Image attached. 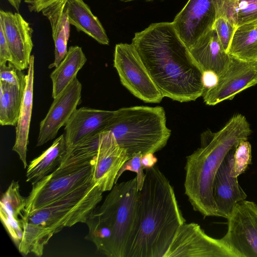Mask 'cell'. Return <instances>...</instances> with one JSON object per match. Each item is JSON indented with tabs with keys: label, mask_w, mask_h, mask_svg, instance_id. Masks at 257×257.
Wrapping results in <instances>:
<instances>
[{
	"label": "cell",
	"mask_w": 257,
	"mask_h": 257,
	"mask_svg": "<svg viewBox=\"0 0 257 257\" xmlns=\"http://www.w3.org/2000/svg\"><path fill=\"white\" fill-rule=\"evenodd\" d=\"M132 44L164 97L184 102L202 96L203 72L172 22L151 24Z\"/></svg>",
	"instance_id": "obj_1"
},
{
	"label": "cell",
	"mask_w": 257,
	"mask_h": 257,
	"mask_svg": "<svg viewBox=\"0 0 257 257\" xmlns=\"http://www.w3.org/2000/svg\"><path fill=\"white\" fill-rule=\"evenodd\" d=\"M145 170L138 227L125 257H164L178 228L186 222L168 179L156 166Z\"/></svg>",
	"instance_id": "obj_2"
},
{
	"label": "cell",
	"mask_w": 257,
	"mask_h": 257,
	"mask_svg": "<svg viewBox=\"0 0 257 257\" xmlns=\"http://www.w3.org/2000/svg\"><path fill=\"white\" fill-rule=\"evenodd\" d=\"M251 133L245 117L235 114L218 132H204L200 147L186 157L185 194L193 209L204 218L217 216L213 185L219 167L228 152Z\"/></svg>",
	"instance_id": "obj_3"
},
{
	"label": "cell",
	"mask_w": 257,
	"mask_h": 257,
	"mask_svg": "<svg viewBox=\"0 0 257 257\" xmlns=\"http://www.w3.org/2000/svg\"><path fill=\"white\" fill-rule=\"evenodd\" d=\"M139 201L136 177L114 184L101 205L89 214L85 239L108 257H125L138 227Z\"/></svg>",
	"instance_id": "obj_4"
},
{
	"label": "cell",
	"mask_w": 257,
	"mask_h": 257,
	"mask_svg": "<svg viewBox=\"0 0 257 257\" xmlns=\"http://www.w3.org/2000/svg\"><path fill=\"white\" fill-rule=\"evenodd\" d=\"M104 131L112 134L130 158L136 153L154 154L161 150L171 134L164 109L159 106H136L114 110Z\"/></svg>",
	"instance_id": "obj_5"
},
{
	"label": "cell",
	"mask_w": 257,
	"mask_h": 257,
	"mask_svg": "<svg viewBox=\"0 0 257 257\" xmlns=\"http://www.w3.org/2000/svg\"><path fill=\"white\" fill-rule=\"evenodd\" d=\"M103 192L93 179L28 215V222L40 227L50 239L63 228L85 223L102 199Z\"/></svg>",
	"instance_id": "obj_6"
},
{
	"label": "cell",
	"mask_w": 257,
	"mask_h": 257,
	"mask_svg": "<svg viewBox=\"0 0 257 257\" xmlns=\"http://www.w3.org/2000/svg\"><path fill=\"white\" fill-rule=\"evenodd\" d=\"M95 158L82 164L56 168L38 182L27 198V214L67 194L92 179Z\"/></svg>",
	"instance_id": "obj_7"
},
{
	"label": "cell",
	"mask_w": 257,
	"mask_h": 257,
	"mask_svg": "<svg viewBox=\"0 0 257 257\" xmlns=\"http://www.w3.org/2000/svg\"><path fill=\"white\" fill-rule=\"evenodd\" d=\"M113 66L121 84L136 97L149 103L162 101L163 95L132 43L115 45Z\"/></svg>",
	"instance_id": "obj_8"
},
{
	"label": "cell",
	"mask_w": 257,
	"mask_h": 257,
	"mask_svg": "<svg viewBox=\"0 0 257 257\" xmlns=\"http://www.w3.org/2000/svg\"><path fill=\"white\" fill-rule=\"evenodd\" d=\"M237 257L222 238L208 235L196 223L178 228L164 257Z\"/></svg>",
	"instance_id": "obj_9"
},
{
	"label": "cell",
	"mask_w": 257,
	"mask_h": 257,
	"mask_svg": "<svg viewBox=\"0 0 257 257\" xmlns=\"http://www.w3.org/2000/svg\"><path fill=\"white\" fill-rule=\"evenodd\" d=\"M227 219L224 242L237 257H257V204L241 201Z\"/></svg>",
	"instance_id": "obj_10"
},
{
	"label": "cell",
	"mask_w": 257,
	"mask_h": 257,
	"mask_svg": "<svg viewBox=\"0 0 257 257\" xmlns=\"http://www.w3.org/2000/svg\"><path fill=\"white\" fill-rule=\"evenodd\" d=\"M257 84V61H246L232 57L227 68L217 76L215 83L205 88L202 95L208 105L231 100L238 93Z\"/></svg>",
	"instance_id": "obj_11"
},
{
	"label": "cell",
	"mask_w": 257,
	"mask_h": 257,
	"mask_svg": "<svg viewBox=\"0 0 257 257\" xmlns=\"http://www.w3.org/2000/svg\"><path fill=\"white\" fill-rule=\"evenodd\" d=\"M214 0H188L172 22L179 37L188 49L213 28L216 19Z\"/></svg>",
	"instance_id": "obj_12"
},
{
	"label": "cell",
	"mask_w": 257,
	"mask_h": 257,
	"mask_svg": "<svg viewBox=\"0 0 257 257\" xmlns=\"http://www.w3.org/2000/svg\"><path fill=\"white\" fill-rule=\"evenodd\" d=\"M81 91V83L76 77L53 99L45 117L40 122L37 147L54 139L60 128L65 125L80 103Z\"/></svg>",
	"instance_id": "obj_13"
},
{
	"label": "cell",
	"mask_w": 257,
	"mask_h": 257,
	"mask_svg": "<svg viewBox=\"0 0 257 257\" xmlns=\"http://www.w3.org/2000/svg\"><path fill=\"white\" fill-rule=\"evenodd\" d=\"M129 159L126 151L118 144L110 132L101 133L92 179L103 192L111 190L119 170Z\"/></svg>",
	"instance_id": "obj_14"
},
{
	"label": "cell",
	"mask_w": 257,
	"mask_h": 257,
	"mask_svg": "<svg viewBox=\"0 0 257 257\" xmlns=\"http://www.w3.org/2000/svg\"><path fill=\"white\" fill-rule=\"evenodd\" d=\"M2 27L12 57L11 63L20 71L28 69L33 48V29L18 13L0 11Z\"/></svg>",
	"instance_id": "obj_15"
},
{
	"label": "cell",
	"mask_w": 257,
	"mask_h": 257,
	"mask_svg": "<svg viewBox=\"0 0 257 257\" xmlns=\"http://www.w3.org/2000/svg\"><path fill=\"white\" fill-rule=\"evenodd\" d=\"M114 113L87 107L77 109L65 125L66 150L104 131Z\"/></svg>",
	"instance_id": "obj_16"
},
{
	"label": "cell",
	"mask_w": 257,
	"mask_h": 257,
	"mask_svg": "<svg viewBox=\"0 0 257 257\" xmlns=\"http://www.w3.org/2000/svg\"><path fill=\"white\" fill-rule=\"evenodd\" d=\"M235 148L231 150L223 160L215 174L213 185L217 215L226 219L230 216L236 204L247 197L238 183L237 177L231 174Z\"/></svg>",
	"instance_id": "obj_17"
},
{
	"label": "cell",
	"mask_w": 257,
	"mask_h": 257,
	"mask_svg": "<svg viewBox=\"0 0 257 257\" xmlns=\"http://www.w3.org/2000/svg\"><path fill=\"white\" fill-rule=\"evenodd\" d=\"M26 202L27 198L20 193L19 182L14 180L3 194L0 202L2 222L17 248L28 223Z\"/></svg>",
	"instance_id": "obj_18"
},
{
	"label": "cell",
	"mask_w": 257,
	"mask_h": 257,
	"mask_svg": "<svg viewBox=\"0 0 257 257\" xmlns=\"http://www.w3.org/2000/svg\"><path fill=\"white\" fill-rule=\"evenodd\" d=\"M189 50L202 72H211L217 76L227 68L232 59L213 28L202 36Z\"/></svg>",
	"instance_id": "obj_19"
},
{
	"label": "cell",
	"mask_w": 257,
	"mask_h": 257,
	"mask_svg": "<svg viewBox=\"0 0 257 257\" xmlns=\"http://www.w3.org/2000/svg\"><path fill=\"white\" fill-rule=\"evenodd\" d=\"M34 79V56L31 57L26 75V87L17 124L16 139L12 150L16 152L22 162L24 168L27 167V152L31 120Z\"/></svg>",
	"instance_id": "obj_20"
},
{
	"label": "cell",
	"mask_w": 257,
	"mask_h": 257,
	"mask_svg": "<svg viewBox=\"0 0 257 257\" xmlns=\"http://www.w3.org/2000/svg\"><path fill=\"white\" fill-rule=\"evenodd\" d=\"M68 0H61L44 9L42 13L49 20L54 42V61L48 68L57 67L65 56L70 35V23L66 5Z\"/></svg>",
	"instance_id": "obj_21"
},
{
	"label": "cell",
	"mask_w": 257,
	"mask_h": 257,
	"mask_svg": "<svg viewBox=\"0 0 257 257\" xmlns=\"http://www.w3.org/2000/svg\"><path fill=\"white\" fill-rule=\"evenodd\" d=\"M66 8L70 25L99 43L109 44V39L101 23L83 0H68Z\"/></svg>",
	"instance_id": "obj_22"
},
{
	"label": "cell",
	"mask_w": 257,
	"mask_h": 257,
	"mask_svg": "<svg viewBox=\"0 0 257 257\" xmlns=\"http://www.w3.org/2000/svg\"><path fill=\"white\" fill-rule=\"evenodd\" d=\"M87 61L82 48L78 46H70L58 65L51 73L52 83V97H57L76 77L78 71Z\"/></svg>",
	"instance_id": "obj_23"
},
{
	"label": "cell",
	"mask_w": 257,
	"mask_h": 257,
	"mask_svg": "<svg viewBox=\"0 0 257 257\" xmlns=\"http://www.w3.org/2000/svg\"><path fill=\"white\" fill-rule=\"evenodd\" d=\"M66 151L64 136L62 135L41 155L31 161L26 172V181L33 184L52 173L61 164Z\"/></svg>",
	"instance_id": "obj_24"
},
{
	"label": "cell",
	"mask_w": 257,
	"mask_h": 257,
	"mask_svg": "<svg viewBox=\"0 0 257 257\" xmlns=\"http://www.w3.org/2000/svg\"><path fill=\"white\" fill-rule=\"evenodd\" d=\"M216 17H223L237 27L257 24V0H214ZM216 17V18H217Z\"/></svg>",
	"instance_id": "obj_25"
},
{
	"label": "cell",
	"mask_w": 257,
	"mask_h": 257,
	"mask_svg": "<svg viewBox=\"0 0 257 257\" xmlns=\"http://www.w3.org/2000/svg\"><path fill=\"white\" fill-rule=\"evenodd\" d=\"M228 53L246 61H257V24H248L237 27Z\"/></svg>",
	"instance_id": "obj_26"
},
{
	"label": "cell",
	"mask_w": 257,
	"mask_h": 257,
	"mask_svg": "<svg viewBox=\"0 0 257 257\" xmlns=\"http://www.w3.org/2000/svg\"><path fill=\"white\" fill-rule=\"evenodd\" d=\"M26 83L18 86L0 80V124L16 125Z\"/></svg>",
	"instance_id": "obj_27"
},
{
	"label": "cell",
	"mask_w": 257,
	"mask_h": 257,
	"mask_svg": "<svg viewBox=\"0 0 257 257\" xmlns=\"http://www.w3.org/2000/svg\"><path fill=\"white\" fill-rule=\"evenodd\" d=\"M100 134L66 150L62 163L58 168L75 166L94 159L98 151Z\"/></svg>",
	"instance_id": "obj_28"
},
{
	"label": "cell",
	"mask_w": 257,
	"mask_h": 257,
	"mask_svg": "<svg viewBox=\"0 0 257 257\" xmlns=\"http://www.w3.org/2000/svg\"><path fill=\"white\" fill-rule=\"evenodd\" d=\"M251 163V147L247 140L241 141L236 147L232 162L231 174L238 177Z\"/></svg>",
	"instance_id": "obj_29"
},
{
	"label": "cell",
	"mask_w": 257,
	"mask_h": 257,
	"mask_svg": "<svg viewBox=\"0 0 257 257\" xmlns=\"http://www.w3.org/2000/svg\"><path fill=\"white\" fill-rule=\"evenodd\" d=\"M143 154L141 153H138L134 154L132 157L124 162L120 170H119L115 180V184L125 171H130L137 173V187L139 191H140L143 186L146 173H144V168L142 164V158Z\"/></svg>",
	"instance_id": "obj_30"
},
{
	"label": "cell",
	"mask_w": 257,
	"mask_h": 257,
	"mask_svg": "<svg viewBox=\"0 0 257 257\" xmlns=\"http://www.w3.org/2000/svg\"><path fill=\"white\" fill-rule=\"evenodd\" d=\"M224 49L228 53L229 47L237 27L227 19L218 17L213 27Z\"/></svg>",
	"instance_id": "obj_31"
},
{
	"label": "cell",
	"mask_w": 257,
	"mask_h": 257,
	"mask_svg": "<svg viewBox=\"0 0 257 257\" xmlns=\"http://www.w3.org/2000/svg\"><path fill=\"white\" fill-rule=\"evenodd\" d=\"M0 80L21 86L26 83V75L17 69L11 63L0 65Z\"/></svg>",
	"instance_id": "obj_32"
},
{
	"label": "cell",
	"mask_w": 257,
	"mask_h": 257,
	"mask_svg": "<svg viewBox=\"0 0 257 257\" xmlns=\"http://www.w3.org/2000/svg\"><path fill=\"white\" fill-rule=\"evenodd\" d=\"M12 55L10 48L2 27L0 26V65L11 63Z\"/></svg>",
	"instance_id": "obj_33"
},
{
	"label": "cell",
	"mask_w": 257,
	"mask_h": 257,
	"mask_svg": "<svg viewBox=\"0 0 257 257\" xmlns=\"http://www.w3.org/2000/svg\"><path fill=\"white\" fill-rule=\"evenodd\" d=\"M61 0H25L30 12L39 13Z\"/></svg>",
	"instance_id": "obj_34"
},
{
	"label": "cell",
	"mask_w": 257,
	"mask_h": 257,
	"mask_svg": "<svg viewBox=\"0 0 257 257\" xmlns=\"http://www.w3.org/2000/svg\"><path fill=\"white\" fill-rule=\"evenodd\" d=\"M157 162V158L152 153H148L143 155L142 164L144 169L151 168L155 166Z\"/></svg>",
	"instance_id": "obj_35"
},
{
	"label": "cell",
	"mask_w": 257,
	"mask_h": 257,
	"mask_svg": "<svg viewBox=\"0 0 257 257\" xmlns=\"http://www.w3.org/2000/svg\"><path fill=\"white\" fill-rule=\"evenodd\" d=\"M217 76L211 72H203V82L205 88L212 86L216 82Z\"/></svg>",
	"instance_id": "obj_36"
},
{
	"label": "cell",
	"mask_w": 257,
	"mask_h": 257,
	"mask_svg": "<svg viewBox=\"0 0 257 257\" xmlns=\"http://www.w3.org/2000/svg\"><path fill=\"white\" fill-rule=\"evenodd\" d=\"M17 11H19L22 0H7Z\"/></svg>",
	"instance_id": "obj_37"
},
{
	"label": "cell",
	"mask_w": 257,
	"mask_h": 257,
	"mask_svg": "<svg viewBox=\"0 0 257 257\" xmlns=\"http://www.w3.org/2000/svg\"><path fill=\"white\" fill-rule=\"evenodd\" d=\"M121 1H122V2H131V1H136V0H121ZM145 1H154V0H145Z\"/></svg>",
	"instance_id": "obj_38"
}]
</instances>
